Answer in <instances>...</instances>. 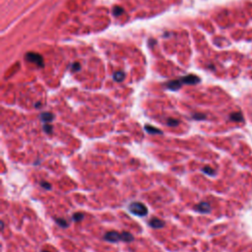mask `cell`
Segmentation results:
<instances>
[{"instance_id":"5b68a950","label":"cell","mask_w":252,"mask_h":252,"mask_svg":"<svg viewBox=\"0 0 252 252\" xmlns=\"http://www.w3.org/2000/svg\"><path fill=\"white\" fill-rule=\"evenodd\" d=\"M180 81L182 84H186V85H196L200 83V78L195 76V75H187L184 76L180 79Z\"/></svg>"},{"instance_id":"9a60e30c","label":"cell","mask_w":252,"mask_h":252,"mask_svg":"<svg viewBox=\"0 0 252 252\" xmlns=\"http://www.w3.org/2000/svg\"><path fill=\"white\" fill-rule=\"evenodd\" d=\"M167 125L169 127H176L179 125V120L174 119V118H168L167 119Z\"/></svg>"},{"instance_id":"2e32d148","label":"cell","mask_w":252,"mask_h":252,"mask_svg":"<svg viewBox=\"0 0 252 252\" xmlns=\"http://www.w3.org/2000/svg\"><path fill=\"white\" fill-rule=\"evenodd\" d=\"M84 218H85V215L83 213H75V214H73L72 216V220L74 222H76V223H79V222H81L84 220Z\"/></svg>"},{"instance_id":"8992f818","label":"cell","mask_w":252,"mask_h":252,"mask_svg":"<svg viewBox=\"0 0 252 252\" xmlns=\"http://www.w3.org/2000/svg\"><path fill=\"white\" fill-rule=\"evenodd\" d=\"M149 226L152 228L158 230V228H163L165 226V223L161 219H158V218H152V219L149 221Z\"/></svg>"},{"instance_id":"277c9868","label":"cell","mask_w":252,"mask_h":252,"mask_svg":"<svg viewBox=\"0 0 252 252\" xmlns=\"http://www.w3.org/2000/svg\"><path fill=\"white\" fill-rule=\"evenodd\" d=\"M194 210L201 214H208L211 212V205L208 202H200L194 206Z\"/></svg>"},{"instance_id":"ffe728a7","label":"cell","mask_w":252,"mask_h":252,"mask_svg":"<svg viewBox=\"0 0 252 252\" xmlns=\"http://www.w3.org/2000/svg\"><path fill=\"white\" fill-rule=\"evenodd\" d=\"M192 118L195 120H204L206 119V115L204 113H194L192 115Z\"/></svg>"},{"instance_id":"7402d4cb","label":"cell","mask_w":252,"mask_h":252,"mask_svg":"<svg viewBox=\"0 0 252 252\" xmlns=\"http://www.w3.org/2000/svg\"><path fill=\"white\" fill-rule=\"evenodd\" d=\"M0 225H1V231L3 232L4 231V223L1 221V222H0Z\"/></svg>"},{"instance_id":"9c48e42d","label":"cell","mask_w":252,"mask_h":252,"mask_svg":"<svg viewBox=\"0 0 252 252\" xmlns=\"http://www.w3.org/2000/svg\"><path fill=\"white\" fill-rule=\"evenodd\" d=\"M39 119H41V121L43 123H49L51 121H53L54 115L51 112H42L41 115H39Z\"/></svg>"},{"instance_id":"6da1fadb","label":"cell","mask_w":252,"mask_h":252,"mask_svg":"<svg viewBox=\"0 0 252 252\" xmlns=\"http://www.w3.org/2000/svg\"><path fill=\"white\" fill-rule=\"evenodd\" d=\"M128 209L131 214L138 217H146L149 213L148 208L141 202H132L128 206Z\"/></svg>"},{"instance_id":"e0dca14e","label":"cell","mask_w":252,"mask_h":252,"mask_svg":"<svg viewBox=\"0 0 252 252\" xmlns=\"http://www.w3.org/2000/svg\"><path fill=\"white\" fill-rule=\"evenodd\" d=\"M43 131L45 133H47V134H51L53 132V126L49 124V123H44L43 124Z\"/></svg>"},{"instance_id":"8fae6325","label":"cell","mask_w":252,"mask_h":252,"mask_svg":"<svg viewBox=\"0 0 252 252\" xmlns=\"http://www.w3.org/2000/svg\"><path fill=\"white\" fill-rule=\"evenodd\" d=\"M230 119L232 120V121H236V122H240V121H243V116H242V113L241 112H233L230 115Z\"/></svg>"},{"instance_id":"cb8c5ba5","label":"cell","mask_w":252,"mask_h":252,"mask_svg":"<svg viewBox=\"0 0 252 252\" xmlns=\"http://www.w3.org/2000/svg\"><path fill=\"white\" fill-rule=\"evenodd\" d=\"M41 252H50V251H47V250H42Z\"/></svg>"},{"instance_id":"7a4b0ae2","label":"cell","mask_w":252,"mask_h":252,"mask_svg":"<svg viewBox=\"0 0 252 252\" xmlns=\"http://www.w3.org/2000/svg\"><path fill=\"white\" fill-rule=\"evenodd\" d=\"M26 59L32 63H35V64H37L38 66H43V56L38 53L28 52L26 54Z\"/></svg>"},{"instance_id":"3957f363","label":"cell","mask_w":252,"mask_h":252,"mask_svg":"<svg viewBox=\"0 0 252 252\" xmlns=\"http://www.w3.org/2000/svg\"><path fill=\"white\" fill-rule=\"evenodd\" d=\"M104 239L108 242H118L121 240V232H118L115 231L108 232L104 236Z\"/></svg>"},{"instance_id":"d6986e66","label":"cell","mask_w":252,"mask_h":252,"mask_svg":"<svg viewBox=\"0 0 252 252\" xmlns=\"http://www.w3.org/2000/svg\"><path fill=\"white\" fill-rule=\"evenodd\" d=\"M112 13H113L114 16L117 17V16H120L121 14H123V13H124V10H123L121 7H114V8H113V11H112Z\"/></svg>"},{"instance_id":"603a6c76","label":"cell","mask_w":252,"mask_h":252,"mask_svg":"<svg viewBox=\"0 0 252 252\" xmlns=\"http://www.w3.org/2000/svg\"><path fill=\"white\" fill-rule=\"evenodd\" d=\"M41 106H42L41 102H38V104H36V107H41Z\"/></svg>"},{"instance_id":"ba28073f","label":"cell","mask_w":252,"mask_h":252,"mask_svg":"<svg viewBox=\"0 0 252 252\" xmlns=\"http://www.w3.org/2000/svg\"><path fill=\"white\" fill-rule=\"evenodd\" d=\"M181 85H182V82L179 79V80H174V81H170V82L167 83L165 87L171 91H177L181 88Z\"/></svg>"},{"instance_id":"52a82bcc","label":"cell","mask_w":252,"mask_h":252,"mask_svg":"<svg viewBox=\"0 0 252 252\" xmlns=\"http://www.w3.org/2000/svg\"><path fill=\"white\" fill-rule=\"evenodd\" d=\"M144 129H145V131H146L147 133L151 134V135H163L164 134V132H163L161 129L155 127V126H153V125L146 124Z\"/></svg>"},{"instance_id":"44dd1931","label":"cell","mask_w":252,"mask_h":252,"mask_svg":"<svg viewBox=\"0 0 252 252\" xmlns=\"http://www.w3.org/2000/svg\"><path fill=\"white\" fill-rule=\"evenodd\" d=\"M80 68H81V66H80L79 63H78V62H75V63H74V64L72 65L71 70H72L73 72H76V71H79V70H80Z\"/></svg>"},{"instance_id":"4fadbf2b","label":"cell","mask_w":252,"mask_h":252,"mask_svg":"<svg viewBox=\"0 0 252 252\" xmlns=\"http://www.w3.org/2000/svg\"><path fill=\"white\" fill-rule=\"evenodd\" d=\"M202 171L207 175H210V176H214L216 174V171L215 169H213L211 167H208V165H206V167L202 168Z\"/></svg>"},{"instance_id":"5bb4252c","label":"cell","mask_w":252,"mask_h":252,"mask_svg":"<svg viewBox=\"0 0 252 252\" xmlns=\"http://www.w3.org/2000/svg\"><path fill=\"white\" fill-rule=\"evenodd\" d=\"M124 77H125V74L122 71H118L116 73H114L113 75V79L115 80L116 82H122L124 80Z\"/></svg>"},{"instance_id":"ac0fdd59","label":"cell","mask_w":252,"mask_h":252,"mask_svg":"<svg viewBox=\"0 0 252 252\" xmlns=\"http://www.w3.org/2000/svg\"><path fill=\"white\" fill-rule=\"evenodd\" d=\"M39 185H41V187H43V189H45V190H51V188H52V186H51L49 182L44 181V180H42L41 182H39Z\"/></svg>"},{"instance_id":"7c38bea8","label":"cell","mask_w":252,"mask_h":252,"mask_svg":"<svg viewBox=\"0 0 252 252\" xmlns=\"http://www.w3.org/2000/svg\"><path fill=\"white\" fill-rule=\"evenodd\" d=\"M54 221L57 225L63 228H66L69 227V223H68L65 219H62V218H54Z\"/></svg>"},{"instance_id":"30bf717a","label":"cell","mask_w":252,"mask_h":252,"mask_svg":"<svg viewBox=\"0 0 252 252\" xmlns=\"http://www.w3.org/2000/svg\"><path fill=\"white\" fill-rule=\"evenodd\" d=\"M134 240V236L128 232H121V241L124 242H132Z\"/></svg>"}]
</instances>
